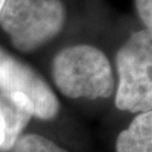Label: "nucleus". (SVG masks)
Wrapping results in <instances>:
<instances>
[{
	"label": "nucleus",
	"mask_w": 152,
	"mask_h": 152,
	"mask_svg": "<svg viewBox=\"0 0 152 152\" xmlns=\"http://www.w3.org/2000/svg\"><path fill=\"white\" fill-rule=\"evenodd\" d=\"M52 78L68 98H108L115 89L113 69L99 49L79 44L61 50L52 61Z\"/></svg>",
	"instance_id": "f257e3e1"
},
{
	"label": "nucleus",
	"mask_w": 152,
	"mask_h": 152,
	"mask_svg": "<svg viewBox=\"0 0 152 152\" xmlns=\"http://www.w3.org/2000/svg\"><path fill=\"white\" fill-rule=\"evenodd\" d=\"M65 8L61 0H6L0 25L18 51L39 49L62 31Z\"/></svg>",
	"instance_id": "f03ea898"
},
{
	"label": "nucleus",
	"mask_w": 152,
	"mask_h": 152,
	"mask_svg": "<svg viewBox=\"0 0 152 152\" xmlns=\"http://www.w3.org/2000/svg\"><path fill=\"white\" fill-rule=\"evenodd\" d=\"M118 88L115 105L121 110L152 109V33L142 29L126 39L116 54Z\"/></svg>",
	"instance_id": "7ed1b4c3"
},
{
	"label": "nucleus",
	"mask_w": 152,
	"mask_h": 152,
	"mask_svg": "<svg viewBox=\"0 0 152 152\" xmlns=\"http://www.w3.org/2000/svg\"><path fill=\"white\" fill-rule=\"evenodd\" d=\"M0 91L23 92L34 106V117L51 121L60 103L52 88L33 68L0 48Z\"/></svg>",
	"instance_id": "20e7f679"
},
{
	"label": "nucleus",
	"mask_w": 152,
	"mask_h": 152,
	"mask_svg": "<svg viewBox=\"0 0 152 152\" xmlns=\"http://www.w3.org/2000/svg\"><path fill=\"white\" fill-rule=\"evenodd\" d=\"M33 116L34 106L26 95L0 91V118L5 130V141L0 151L12 149Z\"/></svg>",
	"instance_id": "39448f33"
},
{
	"label": "nucleus",
	"mask_w": 152,
	"mask_h": 152,
	"mask_svg": "<svg viewBox=\"0 0 152 152\" xmlns=\"http://www.w3.org/2000/svg\"><path fill=\"white\" fill-rule=\"evenodd\" d=\"M116 152H152V109L136 115L118 134Z\"/></svg>",
	"instance_id": "423d86ee"
},
{
	"label": "nucleus",
	"mask_w": 152,
	"mask_h": 152,
	"mask_svg": "<svg viewBox=\"0 0 152 152\" xmlns=\"http://www.w3.org/2000/svg\"><path fill=\"white\" fill-rule=\"evenodd\" d=\"M14 152H69L39 134L22 135L12 147Z\"/></svg>",
	"instance_id": "0eeeda50"
},
{
	"label": "nucleus",
	"mask_w": 152,
	"mask_h": 152,
	"mask_svg": "<svg viewBox=\"0 0 152 152\" xmlns=\"http://www.w3.org/2000/svg\"><path fill=\"white\" fill-rule=\"evenodd\" d=\"M136 12L148 31L152 33V0H134Z\"/></svg>",
	"instance_id": "6e6552de"
},
{
	"label": "nucleus",
	"mask_w": 152,
	"mask_h": 152,
	"mask_svg": "<svg viewBox=\"0 0 152 152\" xmlns=\"http://www.w3.org/2000/svg\"><path fill=\"white\" fill-rule=\"evenodd\" d=\"M5 141V130H4V124H2V121L0 118V149L4 144Z\"/></svg>",
	"instance_id": "1a4fd4ad"
},
{
	"label": "nucleus",
	"mask_w": 152,
	"mask_h": 152,
	"mask_svg": "<svg viewBox=\"0 0 152 152\" xmlns=\"http://www.w3.org/2000/svg\"><path fill=\"white\" fill-rule=\"evenodd\" d=\"M6 0H0V11H1V9H2V7H4V5H5Z\"/></svg>",
	"instance_id": "9d476101"
}]
</instances>
